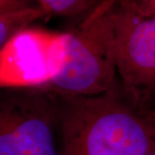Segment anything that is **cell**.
<instances>
[{
    "mask_svg": "<svg viewBox=\"0 0 155 155\" xmlns=\"http://www.w3.org/2000/svg\"><path fill=\"white\" fill-rule=\"evenodd\" d=\"M61 155H146L155 137L114 90L94 97L56 96Z\"/></svg>",
    "mask_w": 155,
    "mask_h": 155,
    "instance_id": "obj_1",
    "label": "cell"
},
{
    "mask_svg": "<svg viewBox=\"0 0 155 155\" xmlns=\"http://www.w3.org/2000/svg\"><path fill=\"white\" fill-rule=\"evenodd\" d=\"M116 1H100L83 22L67 32L61 72L38 91L61 97H94L115 88Z\"/></svg>",
    "mask_w": 155,
    "mask_h": 155,
    "instance_id": "obj_2",
    "label": "cell"
},
{
    "mask_svg": "<svg viewBox=\"0 0 155 155\" xmlns=\"http://www.w3.org/2000/svg\"><path fill=\"white\" fill-rule=\"evenodd\" d=\"M0 155H61L54 95L1 90Z\"/></svg>",
    "mask_w": 155,
    "mask_h": 155,
    "instance_id": "obj_3",
    "label": "cell"
},
{
    "mask_svg": "<svg viewBox=\"0 0 155 155\" xmlns=\"http://www.w3.org/2000/svg\"><path fill=\"white\" fill-rule=\"evenodd\" d=\"M67 32L27 27L0 49V90H39L61 72Z\"/></svg>",
    "mask_w": 155,
    "mask_h": 155,
    "instance_id": "obj_4",
    "label": "cell"
},
{
    "mask_svg": "<svg viewBox=\"0 0 155 155\" xmlns=\"http://www.w3.org/2000/svg\"><path fill=\"white\" fill-rule=\"evenodd\" d=\"M116 68L134 105L142 108L155 97V18L139 16L116 2Z\"/></svg>",
    "mask_w": 155,
    "mask_h": 155,
    "instance_id": "obj_5",
    "label": "cell"
},
{
    "mask_svg": "<svg viewBox=\"0 0 155 155\" xmlns=\"http://www.w3.org/2000/svg\"><path fill=\"white\" fill-rule=\"evenodd\" d=\"M99 1L92 0H38L37 7L43 18L48 17H74L91 11Z\"/></svg>",
    "mask_w": 155,
    "mask_h": 155,
    "instance_id": "obj_6",
    "label": "cell"
},
{
    "mask_svg": "<svg viewBox=\"0 0 155 155\" xmlns=\"http://www.w3.org/2000/svg\"><path fill=\"white\" fill-rule=\"evenodd\" d=\"M43 18L36 2L27 11L0 18V49L18 31L28 27L37 19Z\"/></svg>",
    "mask_w": 155,
    "mask_h": 155,
    "instance_id": "obj_7",
    "label": "cell"
},
{
    "mask_svg": "<svg viewBox=\"0 0 155 155\" xmlns=\"http://www.w3.org/2000/svg\"><path fill=\"white\" fill-rule=\"evenodd\" d=\"M35 5L28 0H0V18L27 11Z\"/></svg>",
    "mask_w": 155,
    "mask_h": 155,
    "instance_id": "obj_8",
    "label": "cell"
},
{
    "mask_svg": "<svg viewBox=\"0 0 155 155\" xmlns=\"http://www.w3.org/2000/svg\"><path fill=\"white\" fill-rule=\"evenodd\" d=\"M122 3L139 16L155 18V0H125Z\"/></svg>",
    "mask_w": 155,
    "mask_h": 155,
    "instance_id": "obj_9",
    "label": "cell"
},
{
    "mask_svg": "<svg viewBox=\"0 0 155 155\" xmlns=\"http://www.w3.org/2000/svg\"><path fill=\"white\" fill-rule=\"evenodd\" d=\"M147 127H149L152 134L155 137V109L152 110H146L141 113H140Z\"/></svg>",
    "mask_w": 155,
    "mask_h": 155,
    "instance_id": "obj_10",
    "label": "cell"
},
{
    "mask_svg": "<svg viewBox=\"0 0 155 155\" xmlns=\"http://www.w3.org/2000/svg\"><path fill=\"white\" fill-rule=\"evenodd\" d=\"M146 155H155V149L153 150V151H151V152H149L148 153H147Z\"/></svg>",
    "mask_w": 155,
    "mask_h": 155,
    "instance_id": "obj_11",
    "label": "cell"
}]
</instances>
